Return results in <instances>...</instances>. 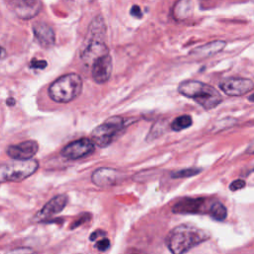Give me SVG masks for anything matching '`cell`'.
I'll return each instance as SVG.
<instances>
[{
	"label": "cell",
	"mask_w": 254,
	"mask_h": 254,
	"mask_svg": "<svg viewBox=\"0 0 254 254\" xmlns=\"http://www.w3.org/2000/svg\"><path fill=\"white\" fill-rule=\"evenodd\" d=\"M209 237V232L203 229L190 224H181L168 233L166 244L172 253L182 254L208 240Z\"/></svg>",
	"instance_id": "obj_1"
},
{
	"label": "cell",
	"mask_w": 254,
	"mask_h": 254,
	"mask_svg": "<svg viewBox=\"0 0 254 254\" xmlns=\"http://www.w3.org/2000/svg\"><path fill=\"white\" fill-rule=\"evenodd\" d=\"M178 90L182 95L192 99L205 110L215 108L222 101V96L216 88L198 80L183 81Z\"/></svg>",
	"instance_id": "obj_2"
},
{
	"label": "cell",
	"mask_w": 254,
	"mask_h": 254,
	"mask_svg": "<svg viewBox=\"0 0 254 254\" xmlns=\"http://www.w3.org/2000/svg\"><path fill=\"white\" fill-rule=\"evenodd\" d=\"M82 90V79L77 73H67L55 80L49 87V96L59 103L75 99Z\"/></svg>",
	"instance_id": "obj_3"
},
{
	"label": "cell",
	"mask_w": 254,
	"mask_h": 254,
	"mask_svg": "<svg viewBox=\"0 0 254 254\" xmlns=\"http://www.w3.org/2000/svg\"><path fill=\"white\" fill-rule=\"evenodd\" d=\"M39 168L35 159L14 160L0 164V183L21 182L31 177Z\"/></svg>",
	"instance_id": "obj_4"
},
{
	"label": "cell",
	"mask_w": 254,
	"mask_h": 254,
	"mask_svg": "<svg viewBox=\"0 0 254 254\" xmlns=\"http://www.w3.org/2000/svg\"><path fill=\"white\" fill-rule=\"evenodd\" d=\"M124 125L125 122L122 117L112 116L92 130L91 140L96 146L105 148L112 143L114 138L124 128Z\"/></svg>",
	"instance_id": "obj_5"
},
{
	"label": "cell",
	"mask_w": 254,
	"mask_h": 254,
	"mask_svg": "<svg viewBox=\"0 0 254 254\" xmlns=\"http://www.w3.org/2000/svg\"><path fill=\"white\" fill-rule=\"evenodd\" d=\"M94 148L95 144L91 139L81 138L64 146L61 151V155L68 160L81 159L92 154L94 152Z\"/></svg>",
	"instance_id": "obj_6"
},
{
	"label": "cell",
	"mask_w": 254,
	"mask_h": 254,
	"mask_svg": "<svg viewBox=\"0 0 254 254\" xmlns=\"http://www.w3.org/2000/svg\"><path fill=\"white\" fill-rule=\"evenodd\" d=\"M125 173L112 168H98L91 176L92 183L100 188H109L120 184L125 179Z\"/></svg>",
	"instance_id": "obj_7"
},
{
	"label": "cell",
	"mask_w": 254,
	"mask_h": 254,
	"mask_svg": "<svg viewBox=\"0 0 254 254\" xmlns=\"http://www.w3.org/2000/svg\"><path fill=\"white\" fill-rule=\"evenodd\" d=\"M219 87L229 96H240L252 91L254 83L249 78L229 77L220 81Z\"/></svg>",
	"instance_id": "obj_8"
},
{
	"label": "cell",
	"mask_w": 254,
	"mask_h": 254,
	"mask_svg": "<svg viewBox=\"0 0 254 254\" xmlns=\"http://www.w3.org/2000/svg\"><path fill=\"white\" fill-rule=\"evenodd\" d=\"M109 54L108 47L101 39H91L87 41L86 47L80 54V59L85 65L91 66L99 58Z\"/></svg>",
	"instance_id": "obj_9"
},
{
	"label": "cell",
	"mask_w": 254,
	"mask_h": 254,
	"mask_svg": "<svg viewBox=\"0 0 254 254\" xmlns=\"http://www.w3.org/2000/svg\"><path fill=\"white\" fill-rule=\"evenodd\" d=\"M10 7L18 18L29 20L39 14L42 3L40 0H11Z\"/></svg>",
	"instance_id": "obj_10"
},
{
	"label": "cell",
	"mask_w": 254,
	"mask_h": 254,
	"mask_svg": "<svg viewBox=\"0 0 254 254\" xmlns=\"http://www.w3.org/2000/svg\"><path fill=\"white\" fill-rule=\"evenodd\" d=\"M206 199L203 197H185L179 200L172 208L174 213L183 214H198L205 213L208 208H206Z\"/></svg>",
	"instance_id": "obj_11"
},
{
	"label": "cell",
	"mask_w": 254,
	"mask_h": 254,
	"mask_svg": "<svg viewBox=\"0 0 254 254\" xmlns=\"http://www.w3.org/2000/svg\"><path fill=\"white\" fill-rule=\"evenodd\" d=\"M91 75L96 83L106 82L112 72V58L109 54L97 59L91 65Z\"/></svg>",
	"instance_id": "obj_12"
},
{
	"label": "cell",
	"mask_w": 254,
	"mask_h": 254,
	"mask_svg": "<svg viewBox=\"0 0 254 254\" xmlns=\"http://www.w3.org/2000/svg\"><path fill=\"white\" fill-rule=\"evenodd\" d=\"M39 145L34 140L24 141L17 145H11L7 149V154L14 160L32 159L38 152Z\"/></svg>",
	"instance_id": "obj_13"
},
{
	"label": "cell",
	"mask_w": 254,
	"mask_h": 254,
	"mask_svg": "<svg viewBox=\"0 0 254 254\" xmlns=\"http://www.w3.org/2000/svg\"><path fill=\"white\" fill-rule=\"evenodd\" d=\"M67 195L65 194H58L54 196L50 201H48L44 207L37 213V219H47L52 217L53 215L60 213L67 203Z\"/></svg>",
	"instance_id": "obj_14"
},
{
	"label": "cell",
	"mask_w": 254,
	"mask_h": 254,
	"mask_svg": "<svg viewBox=\"0 0 254 254\" xmlns=\"http://www.w3.org/2000/svg\"><path fill=\"white\" fill-rule=\"evenodd\" d=\"M33 33L37 42L43 48H51L55 45L56 36L55 32L46 23H36L33 26Z\"/></svg>",
	"instance_id": "obj_15"
},
{
	"label": "cell",
	"mask_w": 254,
	"mask_h": 254,
	"mask_svg": "<svg viewBox=\"0 0 254 254\" xmlns=\"http://www.w3.org/2000/svg\"><path fill=\"white\" fill-rule=\"evenodd\" d=\"M226 43L224 41H214L207 43L203 46L197 47L193 49L190 52V55L196 58H205V57H210L213 56L214 54H217L218 52L222 51L225 47Z\"/></svg>",
	"instance_id": "obj_16"
},
{
	"label": "cell",
	"mask_w": 254,
	"mask_h": 254,
	"mask_svg": "<svg viewBox=\"0 0 254 254\" xmlns=\"http://www.w3.org/2000/svg\"><path fill=\"white\" fill-rule=\"evenodd\" d=\"M193 5L190 0H178L173 9V15L177 20H185L191 16Z\"/></svg>",
	"instance_id": "obj_17"
},
{
	"label": "cell",
	"mask_w": 254,
	"mask_h": 254,
	"mask_svg": "<svg viewBox=\"0 0 254 254\" xmlns=\"http://www.w3.org/2000/svg\"><path fill=\"white\" fill-rule=\"evenodd\" d=\"M207 212L213 219L217 221H222L227 216V209L220 201H214L211 203L207 209Z\"/></svg>",
	"instance_id": "obj_18"
},
{
	"label": "cell",
	"mask_w": 254,
	"mask_h": 254,
	"mask_svg": "<svg viewBox=\"0 0 254 254\" xmlns=\"http://www.w3.org/2000/svg\"><path fill=\"white\" fill-rule=\"evenodd\" d=\"M191 124H192L191 116L188 114H184V115L178 116L173 120V122L171 123V128L175 131H181L189 128Z\"/></svg>",
	"instance_id": "obj_19"
},
{
	"label": "cell",
	"mask_w": 254,
	"mask_h": 254,
	"mask_svg": "<svg viewBox=\"0 0 254 254\" xmlns=\"http://www.w3.org/2000/svg\"><path fill=\"white\" fill-rule=\"evenodd\" d=\"M201 170L197 169V168H189V169H184V170H180L177 172L172 173V178L173 179H181V178H189V177H193L195 175H197L198 173H200Z\"/></svg>",
	"instance_id": "obj_20"
},
{
	"label": "cell",
	"mask_w": 254,
	"mask_h": 254,
	"mask_svg": "<svg viewBox=\"0 0 254 254\" xmlns=\"http://www.w3.org/2000/svg\"><path fill=\"white\" fill-rule=\"evenodd\" d=\"M109 247H110V241L105 237L104 238L101 237V239L95 243V248L98 249L99 251H106Z\"/></svg>",
	"instance_id": "obj_21"
},
{
	"label": "cell",
	"mask_w": 254,
	"mask_h": 254,
	"mask_svg": "<svg viewBox=\"0 0 254 254\" xmlns=\"http://www.w3.org/2000/svg\"><path fill=\"white\" fill-rule=\"evenodd\" d=\"M245 187V182L243 180H234L230 185H229V190L232 191L241 190Z\"/></svg>",
	"instance_id": "obj_22"
},
{
	"label": "cell",
	"mask_w": 254,
	"mask_h": 254,
	"mask_svg": "<svg viewBox=\"0 0 254 254\" xmlns=\"http://www.w3.org/2000/svg\"><path fill=\"white\" fill-rule=\"evenodd\" d=\"M47 62L46 61H43V60H33L31 62V64L30 66L33 67V68H40V69H43L47 66Z\"/></svg>",
	"instance_id": "obj_23"
},
{
	"label": "cell",
	"mask_w": 254,
	"mask_h": 254,
	"mask_svg": "<svg viewBox=\"0 0 254 254\" xmlns=\"http://www.w3.org/2000/svg\"><path fill=\"white\" fill-rule=\"evenodd\" d=\"M130 13H131V15H132L133 17L138 18V19L142 18V16H143L142 11H141V8H140L138 5L132 6V8H131V10H130Z\"/></svg>",
	"instance_id": "obj_24"
},
{
	"label": "cell",
	"mask_w": 254,
	"mask_h": 254,
	"mask_svg": "<svg viewBox=\"0 0 254 254\" xmlns=\"http://www.w3.org/2000/svg\"><path fill=\"white\" fill-rule=\"evenodd\" d=\"M105 235H106V232H104V231L98 229V230H95L94 232L91 233V235H90V240H91V241H94V240H96V239H98V238H101V237H103V236H105Z\"/></svg>",
	"instance_id": "obj_25"
},
{
	"label": "cell",
	"mask_w": 254,
	"mask_h": 254,
	"mask_svg": "<svg viewBox=\"0 0 254 254\" xmlns=\"http://www.w3.org/2000/svg\"><path fill=\"white\" fill-rule=\"evenodd\" d=\"M4 55H5V51H4V49L0 46V59H1V58H3V57H4Z\"/></svg>",
	"instance_id": "obj_26"
},
{
	"label": "cell",
	"mask_w": 254,
	"mask_h": 254,
	"mask_svg": "<svg viewBox=\"0 0 254 254\" xmlns=\"http://www.w3.org/2000/svg\"><path fill=\"white\" fill-rule=\"evenodd\" d=\"M7 102H8V105H14L15 100H14L13 98H9V99L7 100Z\"/></svg>",
	"instance_id": "obj_27"
}]
</instances>
